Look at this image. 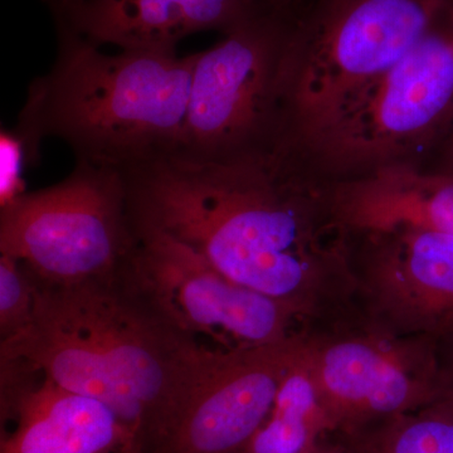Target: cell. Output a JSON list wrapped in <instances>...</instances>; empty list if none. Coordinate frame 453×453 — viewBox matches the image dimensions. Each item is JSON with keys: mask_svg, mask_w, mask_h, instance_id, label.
<instances>
[{"mask_svg": "<svg viewBox=\"0 0 453 453\" xmlns=\"http://www.w3.org/2000/svg\"><path fill=\"white\" fill-rule=\"evenodd\" d=\"M125 175L136 228L170 235L303 320L353 282L347 229L286 142L217 160L169 155Z\"/></svg>", "mask_w": 453, "mask_h": 453, "instance_id": "6da1fadb", "label": "cell"}, {"mask_svg": "<svg viewBox=\"0 0 453 453\" xmlns=\"http://www.w3.org/2000/svg\"><path fill=\"white\" fill-rule=\"evenodd\" d=\"M35 280L32 323L0 342V356L23 357L58 386L103 402L136 447L153 453L226 351L178 327L131 279L127 265L73 285Z\"/></svg>", "mask_w": 453, "mask_h": 453, "instance_id": "7a4b0ae2", "label": "cell"}, {"mask_svg": "<svg viewBox=\"0 0 453 453\" xmlns=\"http://www.w3.org/2000/svg\"><path fill=\"white\" fill-rule=\"evenodd\" d=\"M195 62L177 50L107 55L64 27L55 65L33 82L16 130L35 153L53 136L77 162L127 174L180 150Z\"/></svg>", "mask_w": 453, "mask_h": 453, "instance_id": "3957f363", "label": "cell"}, {"mask_svg": "<svg viewBox=\"0 0 453 453\" xmlns=\"http://www.w3.org/2000/svg\"><path fill=\"white\" fill-rule=\"evenodd\" d=\"M447 0H311L291 14L283 124L314 138L427 32Z\"/></svg>", "mask_w": 453, "mask_h": 453, "instance_id": "277c9868", "label": "cell"}, {"mask_svg": "<svg viewBox=\"0 0 453 453\" xmlns=\"http://www.w3.org/2000/svg\"><path fill=\"white\" fill-rule=\"evenodd\" d=\"M139 243L125 173L77 162L55 186L26 192L0 211V253L41 282L107 279L129 264Z\"/></svg>", "mask_w": 453, "mask_h": 453, "instance_id": "5b68a950", "label": "cell"}, {"mask_svg": "<svg viewBox=\"0 0 453 453\" xmlns=\"http://www.w3.org/2000/svg\"><path fill=\"white\" fill-rule=\"evenodd\" d=\"M290 29V13L258 11L216 46L196 53L177 154L217 160L280 142Z\"/></svg>", "mask_w": 453, "mask_h": 453, "instance_id": "8992f818", "label": "cell"}, {"mask_svg": "<svg viewBox=\"0 0 453 453\" xmlns=\"http://www.w3.org/2000/svg\"><path fill=\"white\" fill-rule=\"evenodd\" d=\"M453 129V0L388 73L310 139L325 160L378 168L445 142Z\"/></svg>", "mask_w": 453, "mask_h": 453, "instance_id": "52a82bcc", "label": "cell"}, {"mask_svg": "<svg viewBox=\"0 0 453 453\" xmlns=\"http://www.w3.org/2000/svg\"><path fill=\"white\" fill-rule=\"evenodd\" d=\"M136 231L138 247L127 265L131 279L205 347L242 350L300 335L295 326L303 319L294 310L232 281L168 234Z\"/></svg>", "mask_w": 453, "mask_h": 453, "instance_id": "ba28073f", "label": "cell"}, {"mask_svg": "<svg viewBox=\"0 0 453 453\" xmlns=\"http://www.w3.org/2000/svg\"><path fill=\"white\" fill-rule=\"evenodd\" d=\"M432 340L374 334L308 339L306 359L335 429L357 431L437 402L446 365Z\"/></svg>", "mask_w": 453, "mask_h": 453, "instance_id": "9c48e42d", "label": "cell"}, {"mask_svg": "<svg viewBox=\"0 0 453 453\" xmlns=\"http://www.w3.org/2000/svg\"><path fill=\"white\" fill-rule=\"evenodd\" d=\"M306 336L226 351L153 453H243L266 422Z\"/></svg>", "mask_w": 453, "mask_h": 453, "instance_id": "30bf717a", "label": "cell"}, {"mask_svg": "<svg viewBox=\"0 0 453 453\" xmlns=\"http://www.w3.org/2000/svg\"><path fill=\"white\" fill-rule=\"evenodd\" d=\"M365 288L372 311L399 334H453V234L395 229L366 234Z\"/></svg>", "mask_w": 453, "mask_h": 453, "instance_id": "8fae6325", "label": "cell"}, {"mask_svg": "<svg viewBox=\"0 0 453 453\" xmlns=\"http://www.w3.org/2000/svg\"><path fill=\"white\" fill-rule=\"evenodd\" d=\"M256 12L252 0H85L59 16L65 28L98 47L177 50L188 35H226Z\"/></svg>", "mask_w": 453, "mask_h": 453, "instance_id": "7c38bea8", "label": "cell"}, {"mask_svg": "<svg viewBox=\"0 0 453 453\" xmlns=\"http://www.w3.org/2000/svg\"><path fill=\"white\" fill-rule=\"evenodd\" d=\"M347 231L372 234L419 229L453 234V177L419 172L407 163L386 164L340 184L330 195Z\"/></svg>", "mask_w": 453, "mask_h": 453, "instance_id": "4fadbf2b", "label": "cell"}, {"mask_svg": "<svg viewBox=\"0 0 453 453\" xmlns=\"http://www.w3.org/2000/svg\"><path fill=\"white\" fill-rule=\"evenodd\" d=\"M16 418L0 453H113L136 447L111 408L47 377L18 407Z\"/></svg>", "mask_w": 453, "mask_h": 453, "instance_id": "5bb4252c", "label": "cell"}, {"mask_svg": "<svg viewBox=\"0 0 453 453\" xmlns=\"http://www.w3.org/2000/svg\"><path fill=\"white\" fill-rule=\"evenodd\" d=\"M306 342L277 393L270 416L243 453H311L335 429L306 359Z\"/></svg>", "mask_w": 453, "mask_h": 453, "instance_id": "9a60e30c", "label": "cell"}, {"mask_svg": "<svg viewBox=\"0 0 453 453\" xmlns=\"http://www.w3.org/2000/svg\"><path fill=\"white\" fill-rule=\"evenodd\" d=\"M360 453H453V408L437 401L387 419Z\"/></svg>", "mask_w": 453, "mask_h": 453, "instance_id": "2e32d148", "label": "cell"}, {"mask_svg": "<svg viewBox=\"0 0 453 453\" xmlns=\"http://www.w3.org/2000/svg\"><path fill=\"white\" fill-rule=\"evenodd\" d=\"M35 276L18 259L0 253V342L31 325L35 308Z\"/></svg>", "mask_w": 453, "mask_h": 453, "instance_id": "e0dca14e", "label": "cell"}, {"mask_svg": "<svg viewBox=\"0 0 453 453\" xmlns=\"http://www.w3.org/2000/svg\"><path fill=\"white\" fill-rule=\"evenodd\" d=\"M0 155H2V181H0V205L4 207L18 196L26 193L22 179L23 168L35 154L26 139L14 131H2L0 136Z\"/></svg>", "mask_w": 453, "mask_h": 453, "instance_id": "ac0fdd59", "label": "cell"}, {"mask_svg": "<svg viewBox=\"0 0 453 453\" xmlns=\"http://www.w3.org/2000/svg\"><path fill=\"white\" fill-rule=\"evenodd\" d=\"M258 11L291 12L300 0H252Z\"/></svg>", "mask_w": 453, "mask_h": 453, "instance_id": "d6986e66", "label": "cell"}, {"mask_svg": "<svg viewBox=\"0 0 453 453\" xmlns=\"http://www.w3.org/2000/svg\"><path fill=\"white\" fill-rule=\"evenodd\" d=\"M442 170L440 173L452 175L453 177V129L443 142Z\"/></svg>", "mask_w": 453, "mask_h": 453, "instance_id": "ffe728a7", "label": "cell"}, {"mask_svg": "<svg viewBox=\"0 0 453 453\" xmlns=\"http://www.w3.org/2000/svg\"><path fill=\"white\" fill-rule=\"evenodd\" d=\"M438 401L446 402L453 408V365H446L445 388H443L442 395Z\"/></svg>", "mask_w": 453, "mask_h": 453, "instance_id": "44dd1931", "label": "cell"}, {"mask_svg": "<svg viewBox=\"0 0 453 453\" xmlns=\"http://www.w3.org/2000/svg\"><path fill=\"white\" fill-rule=\"evenodd\" d=\"M50 2L58 9V12H64L65 9L73 8L74 5L85 2V0H50Z\"/></svg>", "mask_w": 453, "mask_h": 453, "instance_id": "7402d4cb", "label": "cell"}, {"mask_svg": "<svg viewBox=\"0 0 453 453\" xmlns=\"http://www.w3.org/2000/svg\"><path fill=\"white\" fill-rule=\"evenodd\" d=\"M311 453H345L342 451V449H336V447H329V446H324V445H319L316 447L314 451Z\"/></svg>", "mask_w": 453, "mask_h": 453, "instance_id": "603a6c76", "label": "cell"}, {"mask_svg": "<svg viewBox=\"0 0 453 453\" xmlns=\"http://www.w3.org/2000/svg\"><path fill=\"white\" fill-rule=\"evenodd\" d=\"M116 453H146L142 451V449H138V447H130V449H121V451Z\"/></svg>", "mask_w": 453, "mask_h": 453, "instance_id": "cb8c5ba5", "label": "cell"}]
</instances>
